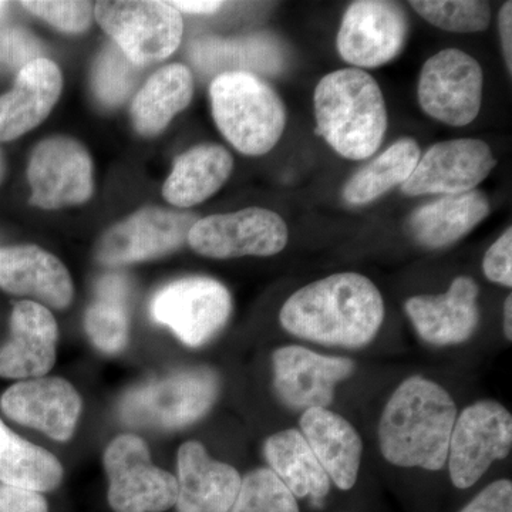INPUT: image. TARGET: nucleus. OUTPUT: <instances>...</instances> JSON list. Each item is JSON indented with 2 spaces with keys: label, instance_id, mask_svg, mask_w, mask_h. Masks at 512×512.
Instances as JSON below:
<instances>
[{
  "label": "nucleus",
  "instance_id": "f257e3e1",
  "mask_svg": "<svg viewBox=\"0 0 512 512\" xmlns=\"http://www.w3.org/2000/svg\"><path fill=\"white\" fill-rule=\"evenodd\" d=\"M279 318L282 326L299 338L362 348L382 326L384 303L382 293L369 278L343 272L293 293Z\"/></svg>",
  "mask_w": 512,
  "mask_h": 512
},
{
  "label": "nucleus",
  "instance_id": "f03ea898",
  "mask_svg": "<svg viewBox=\"0 0 512 512\" xmlns=\"http://www.w3.org/2000/svg\"><path fill=\"white\" fill-rule=\"evenodd\" d=\"M456 420L457 406L447 390L424 377H410L384 407L380 450L394 466L441 470Z\"/></svg>",
  "mask_w": 512,
  "mask_h": 512
},
{
  "label": "nucleus",
  "instance_id": "7ed1b4c3",
  "mask_svg": "<svg viewBox=\"0 0 512 512\" xmlns=\"http://www.w3.org/2000/svg\"><path fill=\"white\" fill-rule=\"evenodd\" d=\"M316 133L336 153L366 160L379 150L387 111L379 84L360 69L326 74L315 90Z\"/></svg>",
  "mask_w": 512,
  "mask_h": 512
},
{
  "label": "nucleus",
  "instance_id": "20e7f679",
  "mask_svg": "<svg viewBox=\"0 0 512 512\" xmlns=\"http://www.w3.org/2000/svg\"><path fill=\"white\" fill-rule=\"evenodd\" d=\"M215 123L239 153L264 156L281 140L286 110L281 97L255 74L224 73L210 87Z\"/></svg>",
  "mask_w": 512,
  "mask_h": 512
},
{
  "label": "nucleus",
  "instance_id": "39448f33",
  "mask_svg": "<svg viewBox=\"0 0 512 512\" xmlns=\"http://www.w3.org/2000/svg\"><path fill=\"white\" fill-rule=\"evenodd\" d=\"M218 389V377L208 367L178 370L131 389L121 399L120 417L130 426L181 429L211 409Z\"/></svg>",
  "mask_w": 512,
  "mask_h": 512
},
{
  "label": "nucleus",
  "instance_id": "423d86ee",
  "mask_svg": "<svg viewBox=\"0 0 512 512\" xmlns=\"http://www.w3.org/2000/svg\"><path fill=\"white\" fill-rule=\"evenodd\" d=\"M94 12L114 45L138 67L167 59L183 39V18L170 2L103 0Z\"/></svg>",
  "mask_w": 512,
  "mask_h": 512
},
{
  "label": "nucleus",
  "instance_id": "0eeeda50",
  "mask_svg": "<svg viewBox=\"0 0 512 512\" xmlns=\"http://www.w3.org/2000/svg\"><path fill=\"white\" fill-rule=\"evenodd\" d=\"M109 503L116 512H163L177 503V478L154 466L147 444L123 434L104 451Z\"/></svg>",
  "mask_w": 512,
  "mask_h": 512
},
{
  "label": "nucleus",
  "instance_id": "6e6552de",
  "mask_svg": "<svg viewBox=\"0 0 512 512\" xmlns=\"http://www.w3.org/2000/svg\"><path fill=\"white\" fill-rule=\"evenodd\" d=\"M151 316L173 330L178 339L198 348L214 338L232 311L228 289L204 276L178 279L165 285L151 301Z\"/></svg>",
  "mask_w": 512,
  "mask_h": 512
},
{
  "label": "nucleus",
  "instance_id": "1a4fd4ad",
  "mask_svg": "<svg viewBox=\"0 0 512 512\" xmlns=\"http://www.w3.org/2000/svg\"><path fill=\"white\" fill-rule=\"evenodd\" d=\"M483 87L480 63L463 50L446 49L424 63L417 94L424 113L448 126L464 127L480 113Z\"/></svg>",
  "mask_w": 512,
  "mask_h": 512
},
{
  "label": "nucleus",
  "instance_id": "9d476101",
  "mask_svg": "<svg viewBox=\"0 0 512 512\" xmlns=\"http://www.w3.org/2000/svg\"><path fill=\"white\" fill-rule=\"evenodd\" d=\"M512 417L500 403L484 400L468 406L454 423L448 446V468L453 484L470 488L497 460L510 454Z\"/></svg>",
  "mask_w": 512,
  "mask_h": 512
},
{
  "label": "nucleus",
  "instance_id": "9b49d317",
  "mask_svg": "<svg viewBox=\"0 0 512 512\" xmlns=\"http://www.w3.org/2000/svg\"><path fill=\"white\" fill-rule=\"evenodd\" d=\"M288 235L285 221L276 212L247 208L198 220L187 241L198 254L228 259L279 254L288 244Z\"/></svg>",
  "mask_w": 512,
  "mask_h": 512
},
{
  "label": "nucleus",
  "instance_id": "f8f14e48",
  "mask_svg": "<svg viewBox=\"0 0 512 512\" xmlns=\"http://www.w3.org/2000/svg\"><path fill=\"white\" fill-rule=\"evenodd\" d=\"M30 204L57 210L89 201L93 195V163L82 144L67 137L42 141L28 168Z\"/></svg>",
  "mask_w": 512,
  "mask_h": 512
},
{
  "label": "nucleus",
  "instance_id": "ddd939ff",
  "mask_svg": "<svg viewBox=\"0 0 512 512\" xmlns=\"http://www.w3.org/2000/svg\"><path fill=\"white\" fill-rule=\"evenodd\" d=\"M197 221L191 212L144 208L103 235L97 259L103 265L120 266L170 254L187 241Z\"/></svg>",
  "mask_w": 512,
  "mask_h": 512
},
{
  "label": "nucleus",
  "instance_id": "4468645a",
  "mask_svg": "<svg viewBox=\"0 0 512 512\" xmlns=\"http://www.w3.org/2000/svg\"><path fill=\"white\" fill-rule=\"evenodd\" d=\"M406 37V13L397 3L360 0L346 10L336 45L343 60L372 69L399 55Z\"/></svg>",
  "mask_w": 512,
  "mask_h": 512
},
{
  "label": "nucleus",
  "instance_id": "2eb2a0df",
  "mask_svg": "<svg viewBox=\"0 0 512 512\" xmlns=\"http://www.w3.org/2000/svg\"><path fill=\"white\" fill-rule=\"evenodd\" d=\"M494 167L493 151L484 141H441L420 156L402 191L409 197L464 194L483 183Z\"/></svg>",
  "mask_w": 512,
  "mask_h": 512
},
{
  "label": "nucleus",
  "instance_id": "dca6fc26",
  "mask_svg": "<svg viewBox=\"0 0 512 512\" xmlns=\"http://www.w3.org/2000/svg\"><path fill=\"white\" fill-rule=\"evenodd\" d=\"M3 413L57 441L73 436L82 412L76 389L60 377H37L13 384L0 399Z\"/></svg>",
  "mask_w": 512,
  "mask_h": 512
},
{
  "label": "nucleus",
  "instance_id": "f3484780",
  "mask_svg": "<svg viewBox=\"0 0 512 512\" xmlns=\"http://www.w3.org/2000/svg\"><path fill=\"white\" fill-rule=\"evenodd\" d=\"M275 389L293 409L326 407L336 384L352 373L345 357L323 356L302 346H285L274 355Z\"/></svg>",
  "mask_w": 512,
  "mask_h": 512
},
{
  "label": "nucleus",
  "instance_id": "a211bd4d",
  "mask_svg": "<svg viewBox=\"0 0 512 512\" xmlns=\"http://www.w3.org/2000/svg\"><path fill=\"white\" fill-rule=\"evenodd\" d=\"M57 323L40 303H16L10 339L0 348V376L28 379L46 375L56 362Z\"/></svg>",
  "mask_w": 512,
  "mask_h": 512
},
{
  "label": "nucleus",
  "instance_id": "6ab92c4d",
  "mask_svg": "<svg viewBox=\"0 0 512 512\" xmlns=\"http://www.w3.org/2000/svg\"><path fill=\"white\" fill-rule=\"evenodd\" d=\"M478 286L467 276L454 279L443 295L413 296L406 302L407 315L417 333L431 345L466 342L478 323Z\"/></svg>",
  "mask_w": 512,
  "mask_h": 512
},
{
  "label": "nucleus",
  "instance_id": "aec40b11",
  "mask_svg": "<svg viewBox=\"0 0 512 512\" xmlns=\"http://www.w3.org/2000/svg\"><path fill=\"white\" fill-rule=\"evenodd\" d=\"M178 512H229L242 478L234 467L212 460L198 441L178 450Z\"/></svg>",
  "mask_w": 512,
  "mask_h": 512
},
{
  "label": "nucleus",
  "instance_id": "412c9836",
  "mask_svg": "<svg viewBox=\"0 0 512 512\" xmlns=\"http://www.w3.org/2000/svg\"><path fill=\"white\" fill-rule=\"evenodd\" d=\"M0 288L19 296H33L55 309L73 299V282L66 266L35 245L0 248Z\"/></svg>",
  "mask_w": 512,
  "mask_h": 512
},
{
  "label": "nucleus",
  "instance_id": "4be33fe9",
  "mask_svg": "<svg viewBox=\"0 0 512 512\" xmlns=\"http://www.w3.org/2000/svg\"><path fill=\"white\" fill-rule=\"evenodd\" d=\"M63 79L52 60L37 59L23 67L15 86L0 96V141L16 140L39 126L62 93Z\"/></svg>",
  "mask_w": 512,
  "mask_h": 512
},
{
  "label": "nucleus",
  "instance_id": "5701e85b",
  "mask_svg": "<svg viewBox=\"0 0 512 512\" xmlns=\"http://www.w3.org/2000/svg\"><path fill=\"white\" fill-rule=\"evenodd\" d=\"M301 429L329 480L340 490H350L359 476L363 450L355 427L326 407H315L303 413Z\"/></svg>",
  "mask_w": 512,
  "mask_h": 512
},
{
  "label": "nucleus",
  "instance_id": "b1692460",
  "mask_svg": "<svg viewBox=\"0 0 512 512\" xmlns=\"http://www.w3.org/2000/svg\"><path fill=\"white\" fill-rule=\"evenodd\" d=\"M490 214L483 192L443 195L413 212L409 225L412 234L427 248H443L466 237Z\"/></svg>",
  "mask_w": 512,
  "mask_h": 512
},
{
  "label": "nucleus",
  "instance_id": "393cba45",
  "mask_svg": "<svg viewBox=\"0 0 512 512\" xmlns=\"http://www.w3.org/2000/svg\"><path fill=\"white\" fill-rule=\"evenodd\" d=\"M234 168V160L224 147L202 144L175 161L163 187L165 200L178 208H190L212 197Z\"/></svg>",
  "mask_w": 512,
  "mask_h": 512
},
{
  "label": "nucleus",
  "instance_id": "a878e982",
  "mask_svg": "<svg viewBox=\"0 0 512 512\" xmlns=\"http://www.w3.org/2000/svg\"><path fill=\"white\" fill-rule=\"evenodd\" d=\"M190 59L200 72L276 73L281 69L282 55L271 37L256 35L242 39L204 37L190 47Z\"/></svg>",
  "mask_w": 512,
  "mask_h": 512
},
{
  "label": "nucleus",
  "instance_id": "bb28decb",
  "mask_svg": "<svg viewBox=\"0 0 512 512\" xmlns=\"http://www.w3.org/2000/svg\"><path fill=\"white\" fill-rule=\"evenodd\" d=\"M269 470L274 471L295 498H311L320 504L330 490V480L298 430H284L265 443Z\"/></svg>",
  "mask_w": 512,
  "mask_h": 512
},
{
  "label": "nucleus",
  "instance_id": "cd10ccee",
  "mask_svg": "<svg viewBox=\"0 0 512 512\" xmlns=\"http://www.w3.org/2000/svg\"><path fill=\"white\" fill-rule=\"evenodd\" d=\"M194 80L184 64H168L157 70L131 106L134 127L143 136L161 133L190 104Z\"/></svg>",
  "mask_w": 512,
  "mask_h": 512
},
{
  "label": "nucleus",
  "instance_id": "c85d7f7f",
  "mask_svg": "<svg viewBox=\"0 0 512 512\" xmlns=\"http://www.w3.org/2000/svg\"><path fill=\"white\" fill-rule=\"evenodd\" d=\"M60 461L45 448L20 439L0 420V481L10 487L46 493L62 483Z\"/></svg>",
  "mask_w": 512,
  "mask_h": 512
},
{
  "label": "nucleus",
  "instance_id": "c756f323",
  "mask_svg": "<svg viewBox=\"0 0 512 512\" xmlns=\"http://www.w3.org/2000/svg\"><path fill=\"white\" fill-rule=\"evenodd\" d=\"M128 282L124 276H103L96 285V298L87 308L84 328L93 345L107 355L126 348L130 332Z\"/></svg>",
  "mask_w": 512,
  "mask_h": 512
},
{
  "label": "nucleus",
  "instance_id": "7c9ffc66",
  "mask_svg": "<svg viewBox=\"0 0 512 512\" xmlns=\"http://www.w3.org/2000/svg\"><path fill=\"white\" fill-rule=\"evenodd\" d=\"M420 147L413 138L396 141L372 163L350 178L343 198L352 205L369 204L396 185H403L420 160Z\"/></svg>",
  "mask_w": 512,
  "mask_h": 512
},
{
  "label": "nucleus",
  "instance_id": "2f4dec72",
  "mask_svg": "<svg viewBox=\"0 0 512 512\" xmlns=\"http://www.w3.org/2000/svg\"><path fill=\"white\" fill-rule=\"evenodd\" d=\"M417 13L436 26L454 33L483 32L491 20L488 3L476 0H417L410 2Z\"/></svg>",
  "mask_w": 512,
  "mask_h": 512
},
{
  "label": "nucleus",
  "instance_id": "473e14b6",
  "mask_svg": "<svg viewBox=\"0 0 512 512\" xmlns=\"http://www.w3.org/2000/svg\"><path fill=\"white\" fill-rule=\"evenodd\" d=\"M229 512H299L298 501L269 468L252 471L242 480Z\"/></svg>",
  "mask_w": 512,
  "mask_h": 512
},
{
  "label": "nucleus",
  "instance_id": "72a5a7b5",
  "mask_svg": "<svg viewBox=\"0 0 512 512\" xmlns=\"http://www.w3.org/2000/svg\"><path fill=\"white\" fill-rule=\"evenodd\" d=\"M140 79V67L131 63L116 45H109L97 57L93 90L104 106L114 107L130 96Z\"/></svg>",
  "mask_w": 512,
  "mask_h": 512
},
{
  "label": "nucleus",
  "instance_id": "f704fd0d",
  "mask_svg": "<svg viewBox=\"0 0 512 512\" xmlns=\"http://www.w3.org/2000/svg\"><path fill=\"white\" fill-rule=\"evenodd\" d=\"M20 5L62 32L82 33L92 23L93 3L90 2L28 0Z\"/></svg>",
  "mask_w": 512,
  "mask_h": 512
},
{
  "label": "nucleus",
  "instance_id": "c9c22d12",
  "mask_svg": "<svg viewBox=\"0 0 512 512\" xmlns=\"http://www.w3.org/2000/svg\"><path fill=\"white\" fill-rule=\"evenodd\" d=\"M42 59V45L29 30L0 29V69L22 70L29 63Z\"/></svg>",
  "mask_w": 512,
  "mask_h": 512
},
{
  "label": "nucleus",
  "instance_id": "e433bc0d",
  "mask_svg": "<svg viewBox=\"0 0 512 512\" xmlns=\"http://www.w3.org/2000/svg\"><path fill=\"white\" fill-rule=\"evenodd\" d=\"M484 274L495 284L511 288L512 286V229L501 235L491 245L483 262Z\"/></svg>",
  "mask_w": 512,
  "mask_h": 512
},
{
  "label": "nucleus",
  "instance_id": "4c0bfd02",
  "mask_svg": "<svg viewBox=\"0 0 512 512\" xmlns=\"http://www.w3.org/2000/svg\"><path fill=\"white\" fill-rule=\"evenodd\" d=\"M460 512H512L511 481L500 480L488 485Z\"/></svg>",
  "mask_w": 512,
  "mask_h": 512
},
{
  "label": "nucleus",
  "instance_id": "58836bf2",
  "mask_svg": "<svg viewBox=\"0 0 512 512\" xmlns=\"http://www.w3.org/2000/svg\"><path fill=\"white\" fill-rule=\"evenodd\" d=\"M45 498L36 491L0 485V512H47Z\"/></svg>",
  "mask_w": 512,
  "mask_h": 512
},
{
  "label": "nucleus",
  "instance_id": "ea45409f",
  "mask_svg": "<svg viewBox=\"0 0 512 512\" xmlns=\"http://www.w3.org/2000/svg\"><path fill=\"white\" fill-rule=\"evenodd\" d=\"M498 28H500L501 46H503L505 64L512 73V3L507 2L498 15Z\"/></svg>",
  "mask_w": 512,
  "mask_h": 512
},
{
  "label": "nucleus",
  "instance_id": "a19ab883",
  "mask_svg": "<svg viewBox=\"0 0 512 512\" xmlns=\"http://www.w3.org/2000/svg\"><path fill=\"white\" fill-rule=\"evenodd\" d=\"M171 6L180 12L194 13V15H208V13L217 12L221 9V2H208V0H187V2H170Z\"/></svg>",
  "mask_w": 512,
  "mask_h": 512
},
{
  "label": "nucleus",
  "instance_id": "79ce46f5",
  "mask_svg": "<svg viewBox=\"0 0 512 512\" xmlns=\"http://www.w3.org/2000/svg\"><path fill=\"white\" fill-rule=\"evenodd\" d=\"M504 330L508 340L512 339V298L508 296L504 305Z\"/></svg>",
  "mask_w": 512,
  "mask_h": 512
},
{
  "label": "nucleus",
  "instance_id": "37998d69",
  "mask_svg": "<svg viewBox=\"0 0 512 512\" xmlns=\"http://www.w3.org/2000/svg\"><path fill=\"white\" fill-rule=\"evenodd\" d=\"M6 175V161L5 157H3L2 150H0V184L5 180Z\"/></svg>",
  "mask_w": 512,
  "mask_h": 512
},
{
  "label": "nucleus",
  "instance_id": "c03bdc74",
  "mask_svg": "<svg viewBox=\"0 0 512 512\" xmlns=\"http://www.w3.org/2000/svg\"><path fill=\"white\" fill-rule=\"evenodd\" d=\"M6 6H8V3L0 2V15H2V12H3V10L6 9Z\"/></svg>",
  "mask_w": 512,
  "mask_h": 512
}]
</instances>
